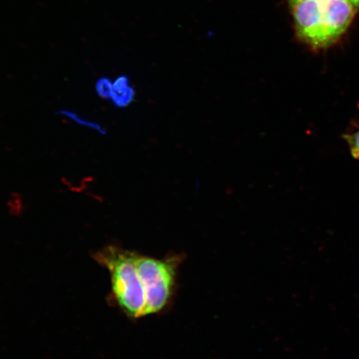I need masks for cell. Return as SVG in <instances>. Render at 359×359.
Masks as SVG:
<instances>
[{"instance_id":"277c9868","label":"cell","mask_w":359,"mask_h":359,"mask_svg":"<svg viewBox=\"0 0 359 359\" xmlns=\"http://www.w3.org/2000/svg\"><path fill=\"white\" fill-rule=\"evenodd\" d=\"M325 26L331 45L348 29L359 8L348 0H322Z\"/></svg>"},{"instance_id":"7a4b0ae2","label":"cell","mask_w":359,"mask_h":359,"mask_svg":"<svg viewBox=\"0 0 359 359\" xmlns=\"http://www.w3.org/2000/svg\"><path fill=\"white\" fill-rule=\"evenodd\" d=\"M136 266L145 291L144 316L159 312L167 304L174 284L172 264L136 255Z\"/></svg>"},{"instance_id":"8992f818","label":"cell","mask_w":359,"mask_h":359,"mask_svg":"<svg viewBox=\"0 0 359 359\" xmlns=\"http://www.w3.org/2000/svg\"><path fill=\"white\" fill-rule=\"evenodd\" d=\"M112 88V79L101 77L96 81L95 91L102 100H109Z\"/></svg>"},{"instance_id":"5b68a950","label":"cell","mask_w":359,"mask_h":359,"mask_svg":"<svg viewBox=\"0 0 359 359\" xmlns=\"http://www.w3.org/2000/svg\"><path fill=\"white\" fill-rule=\"evenodd\" d=\"M136 92L130 83L127 75H118L112 79V88L109 100L112 104L118 107H125L131 104Z\"/></svg>"},{"instance_id":"52a82bcc","label":"cell","mask_w":359,"mask_h":359,"mask_svg":"<svg viewBox=\"0 0 359 359\" xmlns=\"http://www.w3.org/2000/svg\"><path fill=\"white\" fill-rule=\"evenodd\" d=\"M344 137L348 143L351 155L359 160V130L353 134L344 135Z\"/></svg>"},{"instance_id":"6da1fadb","label":"cell","mask_w":359,"mask_h":359,"mask_svg":"<svg viewBox=\"0 0 359 359\" xmlns=\"http://www.w3.org/2000/svg\"><path fill=\"white\" fill-rule=\"evenodd\" d=\"M93 258L109 269L112 298L122 311L131 318L144 316L146 296L136 266V255L109 246L94 254Z\"/></svg>"},{"instance_id":"ba28073f","label":"cell","mask_w":359,"mask_h":359,"mask_svg":"<svg viewBox=\"0 0 359 359\" xmlns=\"http://www.w3.org/2000/svg\"><path fill=\"white\" fill-rule=\"evenodd\" d=\"M349 2H351L354 4V6H357L359 8V0H348Z\"/></svg>"},{"instance_id":"3957f363","label":"cell","mask_w":359,"mask_h":359,"mask_svg":"<svg viewBox=\"0 0 359 359\" xmlns=\"http://www.w3.org/2000/svg\"><path fill=\"white\" fill-rule=\"evenodd\" d=\"M290 4L299 38L313 48L330 46L322 0H290Z\"/></svg>"}]
</instances>
